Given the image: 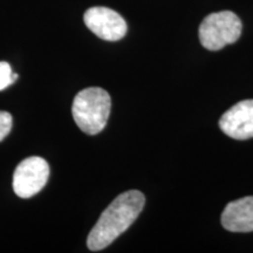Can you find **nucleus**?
I'll list each match as a JSON object with an SVG mask.
<instances>
[{"instance_id": "f257e3e1", "label": "nucleus", "mask_w": 253, "mask_h": 253, "mask_svg": "<svg viewBox=\"0 0 253 253\" xmlns=\"http://www.w3.org/2000/svg\"><path fill=\"white\" fill-rule=\"evenodd\" d=\"M144 195L129 190L118 196L103 211L87 239L90 251H101L126 232L144 208Z\"/></svg>"}, {"instance_id": "f03ea898", "label": "nucleus", "mask_w": 253, "mask_h": 253, "mask_svg": "<svg viewBox=\"0 0 253 253\" xmlns=\"http://www.w3.org/2000/svg\"><path fill=\"white\" fill-rule=\"evenodd\" d=\"M112 99L102 88L90 87L82 89L74 97L72 113L74 121L84 134L96 135L107 125Z\"/></svg>"}, {"instance_id": "7ed1b4c3", "label": "nucleus", "mask_w": 253, "mask_h": 253, "mask_svg": "<svg viewBox=\"0 0 253 253\" xmlns=\"http://www.w3.org/2000/svg\"><path fill=\"white\" fill-rule=\"evenodd\" d=\"M242 21L231 11L211 13L199 26V40L209 50H219L235 43L242 34Z\"/></svg>"}, {"instance_id": "20e7f679", "label": "nucleus", "mask_w": 253, "mask_h": 253, "mask_svg": "<svg viewBox=\"0 0 253 253\" xmlns=\"http://www.w3.org/2000/svg\"><path fill=\"white\" fill-rule=\"evenodd\" d=\"M49 167L42 157L32 156L18 164L13 173V190L20 198H31L48 181Z\"/></svg>"}, {"instance_id": "39448f33", "label": "nucleus", "mask_w": 253, "mask_h": 253, "mask_svg": "<svg viewBox=\"0 0 253 253\" xmlns=\"http://www.w3.org/2000/svg\"><path fill=\"white\" fill-rule=\"evenodd\" d=\"M86 26L95 36L106 41L121 40L126 33V24L118 12L108 7H91L84 15Z\"/></svg>"}, {"instance_id": "423d86ee", "label": "nucleus", "mask_w": 253, "mask_h": 253, "mask_svg": "<svg viewBox=\"0 0 253 253\" xmlns=\"http://www.w3.org/2000/svg\"><path fill=\"white\" fill-rule=\"evenodd\" d=\"M219 126L224 134L235 140L253 137V100L240 101L223 114Z\"/></svg>"}, {"instance_id": "0eeeda50", "label": "nucleus", "mask_w": 253, "mask_h": 253, "mask_svg": "<svg viewBox=\"0 0 253 253\" xmlns=\"http://www.w3.org/2000/svg\"><path fill=\"white\" fill-rule=\"evenodd\" d=\"M221 225L231 232L253 231V196L227 204L221 213Z\"/></svg>"}, {"instance_id": "6e6552de", "label": "nucleus", "mask_w": 253, "mask_h": 253, "mask_svg": "<svg viewBox=\"0 0 253 253\" xmlns=\"http://www.w3.org/2000/svg\"><path fill=\"white\" fill-rule=\"evenodd\" d=\"M19 75L12 72L8 62L0 61V90H4L17 81Z\"/></svg>"}, {"instance_id": "1a4fd4ad", "label": "nucleus", "mask_w": 253, "mask_h": 253, "mask_svg": "<svg viewBox=\"0 0 253 253\" xmlns=\"http://www.w3.org/2000/svg\"><path fill=\"white\" fill-rule=\"evenodd\" d=\"M12 129V115L7 112H0V142L9 134Z\"/></svg>"}]
</instances>
